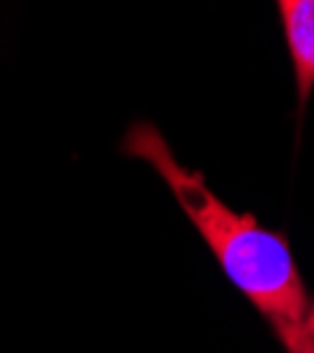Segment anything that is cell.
<instances>
[{
	"instance_id": "6da1fadb",
	"label": "cell",
	"mask_w": 314,
	"mask_h": 353,
	"mask_svg": "<svg viewBox=\"0 0 314 353\" xmlns=\"http://www.w3.org/2000/svg\"><path fill=\"white\" fill-rule=\"evenodd\" d=\"M121 152L149 163L160 174L179 210L210 247L224 278L258 308L269 325L284 328L303 317L311 297L286 233L269 230L253 213H236L224 205L199 171L177 160L163 132L149 121H138L126 129Z\"/></svg>"
},
{
	"instance_id": "7a4b0ae2",
	"label": "cell",
	"mask_w": 314,
	"mask_h": 353,
	"mask_svg": "<svg viewBox=\"0 0 314 353\" xmlns=\"http://www.w3.org/2000/svg\"><path fill=\"white\" fill-rule=\"evenodd\" d=\"M275 6L295 73L297 110L303 112L314 93V0H275Z\"/></svg>"
},
{
	"instance_id": "3957f363",
	"label": "cell",
	"mask_w": 314,
	"mask_h": 353,
	"mask_svg": "<svg viewBox=\"0 0 314 353\" xmlns=\"http://www.w3.org/2000/svg\"><path fill=\"white\" fill-rule=\"evenodd\" d=\"M275 334L286 347V353H314V297L308 300L306 312L297 323L275 328Z\"/></svg>"
}]
</instances>
